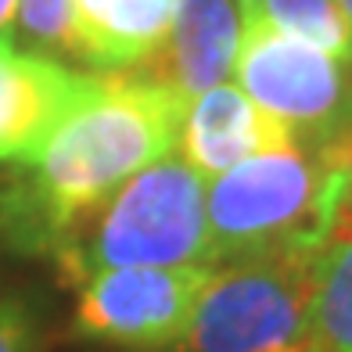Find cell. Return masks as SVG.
Listing matches in <instances>:
<instances>
[{
    "label": "cell",
    "mask_w": 352,
    "mask_h": 352,
    "mask_svg": "<svg viewBox=\"0 0 352 352\" xmlns=\"http://www.w3.org/2000/svg\"><path fill=\"white\" fill-rule=\"evenodd\" d=\"M14 11H19V0H0V36H4L8 29H11Z\"/></svg>",
    "instance_id": "16"
},
{
    "label": "cell",
    "mask_w": 352,
    "mask_h": 352,
    "mask_svg": "<svg viewBox=\"0 0 352 352\" xmlns=\"http://www.w3.org/2000/svg\"><path fill=\"white\" fill-rule=\"evenodd\" d=\"M245 19H259L274 25L277 33L306 40L352 65V29L338 0H255V8L245 11Z\"/></svg>",
    "instance_id": "12"
},
{
    "label": "cell",
    "mask_w": 352,
    "mask_h": 352,
    "mask_svg": "<svg viewBox=\"0 0 352 352\" xmlns=\"http://www.w3.org/2000/svg\"><path fill=\"white\" fill-rule=\"evenodd\" d=\"M342 212V184L320 155L295 144L263 151L205 187L212 263L327 248Z\"/></svg>",
    "instance_id": "3"
},
{
    "label": "cell",
    "mask_w": 352,
    "mask_h": 352,
    "mask_svg": "<svg viewBox=\"0 0 352 352\" xmlns=\"http://www.w3.org/2000/svg\"><path fill=\"white\" fill-rule=\"evenodd\" d=\"M54 259L72 284L104 270L216 266L209 252L205 180L184 158H158L130 176L101 209L79 219L58 241Z\"/></svg>",
    "instance_id": "2"
},
{
    "label": "cell",
    "mask_w": 352,
    "mask_h": 352,
    "mask_svg": "<svg viewBox=\"0 0 352 352\" xmlns=\"http://www.w3.org/2000/svg\"><path fill=\"white\" fill-rule=\"evenodd\" d=\"M237 0H180L162 47L133 76L176 90L184 101L219 87L234 72L245 19Z\"/></svg>",
    "instance_id": "8"
},
{
    "label": "cell",
    "mask_w": 352,
    "mask_h": 352,
    "mask_svg": "<svg viewBox=\"0 0 352 352\" xmlns=\"http://www.w3.org/2000/svg\"><path fill=\"white\" fill-rule=\"evenodd\" d=\"M237 8H241V11H252V8H255V0H237Z\"/></svg>",
    "instance_id": "18"
},
{
    "label": "cell",
    "mask_w": 352,
    "mask_h": 352,
    "mask_svg": "<svg viewBox=\"0 0 352 352\" xmlns=\"http://www.w3.org/2000/svg\"><path fill=\"white\" fill-rule=\"evenodd\" d=\"M313 252H274L212 266L176 352H287L313 342Z\"/></svg>",
    "instance_id": "4"
},
{
    "label": "cell",
    "mask_w": 352,
    "mask_h": 352,
    "mask_svg": "<svg viewBox=\"0 0 352 352\" xmlns=\"http://www.w3.org/2000/svg\"><path fill=\"white\" fill-rule=\"evenodd\" d=\"M101 76H79L65 65L19 51L0 36V162L36 166V158Z\"/></svg>",
    "instance_id": "7"
},
{
    "label": "cell",
    "mask_w": 352,
    "mask_h": 352,
    "mask_svg": "<svg viewBox=\"0 0 352 352\" xmlns=\"http://www.w3.org/2000/svg\"><path fill=\"white\" fill-rule=\"evenodd\" d=\"M212 266L104 270L79 284L72 334L130 352L176 349Z\"/></svg>",
    "instance_id": "6"
},
{
    "label": "cell",
    "mask_w": 352,
    "mask_h": 352,
    "mask_svg": "<svg viewBox=\"0 0 352 352\" xmlns=\"http://www.w3.org/2000/svg\"><path fill=\"white\" fill-rule=\"evenodd\" d=\"M176 144L184 151V162L201 180H216L219 173L241 166L252 155L295 148V137L241 87L219 83L187 104Z\"/></svg>",
    "instance_id": "9"
},
{
    "label": "cell",
    "mask_w": 352,
    "mask_h": 352,
    "mask_svg": "<svg viewBox=\"0 0 352 352\" xmlns=\"http://www.w3.org/2000/svg\"><path fill=\"white\" fill-rule=\"evenodd\" d=\"M72 8L76 0H19L14 22L22 36L47 51H69L72 43Z\"/></svg>",
    "instance_id": "13"
},
{
    "label": "cell",
    "mask_w": 352,
    "mask_h": 352,
    "mask_svg": "<svg viewBox=\"0 0 352 352\" xmlns=\"http://www.w3.org/2000/svg\"><path fill=\"white\" fill-rule=\"evenodd\" d=\"M316 155L342 184V212H338V223H342V219L352 216V122L345 126V130L334 133L331 140L320 144ZM338 223H334V227H338Z\"/></svg>",
    "instance_id": "15"
},
{
    "label": "cell",
    "mask_w": 352,
    "mask_h": 352,
    "mask_svg": "<svg viewBox=\"0 0 352 352\" xmlns=\"http://www.w3.org/2000/svg\"><path fill=\"white\" fill-rule=\"evenodd\" d=\"M40 331L25 298H0V352H36Z\"/></svg>",
    "instance_id": "14"
},
{
    "label": "cell",
    "mask_w": 352,
    "mask_h": 352,
    "mask_svg": "<svg viewBox=\"0 0 352 352\" xmlns=\"http://www.w3.org/2000/svg\"><path fill=\"white\" fill-rule=\"evenodd\" d=\"M306 352H320V349H316V345H309V349H306Z\"/></svg>",
    "instance_id": "19"
},
{
    "label": "cell",
    "mask_w": 352,
    "mask_h": 352,
    "mask_svg": "<svg viewBox=\"0 0 352 352\" xmlns=\"http://www.w3.org/2000/svg\"><path fill=\"white\" fill-rule=\"evenodd\" d=\"M234 76L248 98L287 126L295 144L316 151L352 122L349 65L320 47L245 19Z\"/></svg>",
    "instance_id": "5"
},
{
    "label": "cell",
    "mask_w": 352,
    "mask_h": 352,
    "mask_svg": "<svg viewBox=\"0 0 352 352\" xmlns=\"http://www.w3.org/2000/svg\"><path fill=\"white\" fill-rule=\"evenodd\" d=\"M180 0H76L69 51L98 69H137L169 36Z\"/></svg>",
    "instance_id": "10"
},
{
    "label": "cell",
    "mask_w": 352,
    "mask_h": 352,
    "mask_svg": "<svg viewBox=\"0 0 352 352\" xmlns=\"http://www.w3.org/2000/svg\"><path fill=\"white\" fill-rule=\"evenodd\" d=\"M187 104L176 90L133 72L98 79L90 98L58 126L36 166H29L33 176L0 198L4 234L54 252L130 176L173 155Z\"/></svg>",
    "instance_id": "1"
},
{
    "label": "cell",
    "mask_w": 352,
    "mask_h": 352,
    "mask_svg": "<svg viewBox=\"0 0 352 352\" xmlns=\"http://www.w3.org/2000/svg\"><path fill=\"white\" fill-rule=\"evenodd\" d=\"M338 8H342L345 22H349V29H352V0H338Z\"/></svg>",
    "instance_id": "17"
},
{
    "label": "cell",
    "mask_w": 352,
    "mask_h": 352,
    "mask_svg": "<svg viewBox=\"0 0 352 352\" xmlns=\"http://www.w3.org/2000/svg\"><path fill=\"white\" fill-rule=\"evenodd\" d=\"M309 338L320 352H352V216L334 227L316 259Z\"/></svg>",
    "instance_id": "11"
}]
</instances>
